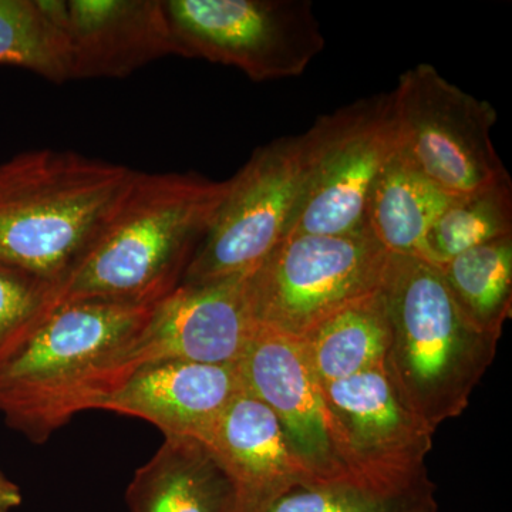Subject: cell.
Returning a JSON list of instances; mask_svg holds the SVG:
<instances>
[{"label": "cell", "mask_w": 512, "mask_h": 512, "mask_svg": "<svg viewBox=\"0 0 512 512\" xmlns=\"http://www.w3.org/2000/svg\"><path fill=\"white\" fill-rule=\"evenodd\" d=\"M262 512H439V503L429 474L407 483L355 476L295 488Z\"/></svg>", "instance_id": "obj_20"}, {"label": "cell", "mask_w": 512, "mask_h": 512, "mask_svg": "<svg viewBox=\"0 0 512 512\" xmlns=\"http://www.w3.org/2000/svg\"><path fill=\"white\" fill-rule=\"evenodd\" d=\"M198 441L234 484L241 512H262L289 491L319 483L275 413L245 389Z\"/></svg>", "instance_id": "obj_15"}, {"label": "cell", "mask_w": 512, "mask_h": 512, "mask_svg": "<svg viewBox=\"0 0 512 512\" xmlns=\"http://www.w3.org/2000/svg\"><path fill=\"white\" fill-rule=\"evenodd\" d=\"M390 254L369 228L286 235L247 276L256 325L302 339L350 303L380 291Z\"/></svg>", "instance_id": "obj_5"}, {"label": "cell", "mask_w": 512, "mask_h": 512, "mask_svg": "<svg viewBox=\"0 0 512 512\" xmlns=\"http://www.w3.org/2000/svg\"><path fill=\"white\" fill-rule=\"evenodd\" d=\"M69 46L72 80L119 79L178 56L164 0H43Z\"/></svg>", "instance_id": "obj_13"}, {"label": "cell", "mask_w": 512, "mask_h": 512, "mask_svg": "<svg viewBox=\"0 0 512 512\" xmlns=\"http://www.w3.org/2000/svg\"><path fill=\"white\" fill-rule=\"evenodd\" d=\"M453 198L397 151L370 195L366 227L390 255L426 261L427 235Z\"/></svg>", "instance_id": "obj_17"}, {"label": "cell", "mask_w": 512, "mask_h": 512, "mask_svg": "<svg viewBox=\"0 0 512 512\" xmlns=\"http://www.w3.org/2000/svg\"><path fill=\"white\" fill-rule=\"evenodd\" d=\"M247 276L180 284L154 303L121 352L110 389L148 363L183 360L237 365L256 329L247 298Z\"/></svg>", "instance_id": "obj_10"}, {"label": "cell", "mask_w": 512, "mask_h": 512, "mask_svg": "<svg viewBox=\"0 0 512 512\" xmlns=\"http://www.w3.org/2000/svg\"><path fill=\"white\" fill-rule=\"evenodd\" d=\"M23 503L22 491L0 471V512H13Z\"/></svg>", "instance_id": "obj_24"}, {"label": "cell", "mask_w": 512, "mask_h": 512, "mask_svg": "<svg viewBox=\"0 0 512 512\" xmlns=\"http://www.w3.org/2000/svg\"><path fill=\"white\" fill-rule=\"evenodd\" d=\"M164 439L128 485L131 512H241L234 484L204 444Z\"/></svg>", "instance_id": "obj_16"}, {"label": "cell", "mask_w": 512, "mask_h": 512, "mask_svg": "<svg viewBox=\"0 0 512 512\" xmlns=\"http://www.w3.org/2000/svg\"><path fill=\"white\" fill-rule=\"evenodd\" d=\"M505 237H512L511 177L448 202L427 235L426 262L440 268L457 255Z\"/></svg>", "instance_id": "obj_21"}, {"label": "cell", "mask_w": 512, "mask_h": 512, "mask_svg": "<svg viewBox=\"0 0 512 512\" xmlns=\"http://www.w3.org/2000/svg\"><path fill=\"white\" fill-rule=\"evenodd\" d=\"M153 305L84 299L53 306L0 353V414L8 426L45 443L76 414L94 410Z\"/></svg>", "instance_id": "obj_2"}, {"label": "cell", "mask_w": 512, "mask_h": 512, "mask_svg": "<svg viewBox=\"0 0 512 512\" xmlns=\"http://www.w3.org/2000/svg\"><path fill=\"white\" fill-rule=\"evenodd\" d=\"M244 389L238 365L165 360L128 373L94 409L146 420L164 437L200 440Z\"/></svg>", "instance_id": "obj_14"}, {"label": "cell", "mask_w": 512, "mask_h": 512, "mask_svg": "<svg viewBox=\"0 0 512 512\" xmlns=\"http://www.w3.org/2000/svg\"><path fill=\"white\" fill-rule=\"evenodd\" d=\"M301 138L305 181L286 235L365 228L373 188L399 151L392 93L363 97L319 117Z\"/></svg>", "instance_id": "obj_6"}, {"label": "cell", "mask_w": 512, "mask_h": 512, "mask_svg": "<svg viewBox=\"0 0 512 512\" xmlns=\"http://www.w3.org/2000/svg\"><path fill=\"white\" fill-rule=\"evenodd\" d=\"M229 180L195 173H140L100 237L56 291V305H150L174 291L207 235Z\"/></svg>", "instance_id": "obj_1"}, {"label": "cell", "mask_w": 512, "mask_h": 512, "mask_svg": "<svg viewBox=\"0 0 512 512\" xmlns=\"http://www.w3.org/2000/svg\"><path fill=\"white\" fill-rule=\"evenodd\" d=\"M0 64L57 84L72 80L66 37L43 0H0Z\"/></svg>", "instance_id": "obj_22"}, {"label": "cell", "mask_w": 512, "mask_h": 512, "mask_svg": "<svg viewBox=\"0 0 512 512\" xmlns=\"http://www.w3.org/2000/svg\"><path fill=\"white\" fill-rule=\"evenodd\" d=\"M305 174L301 136L278 138L255 150L229 178L227 197L181 284H210L251 274L288 234Z\"/></svg>", "instance_id": "obj_9"}, {"label": "cell", "mask_w": 512, "mask_h": 512, "mask_svg": "<svg viewBox=\"0 0 512 512\" xmlns=\"http://www.w3.org/2000/svg\"><path fill=\"white\" fill-rule=\"evenodd\" d=\"M177 55L254 82L302 76L325 47L309 0H164Z\"/></svg>", "instance_id": "obj_8"}, {"label": "cell", "mask_w": 512, "mask_h": 512, "mask_svg": "<svg viewBox=\"0 0 512 512\" xmlns=\"http://www.w3.org/2000/svg\"><path fill=\"white\" fill-rule=\"evenodd\" d=\"M382 291L390 329L384 370L403 403L436 433L466 412L500 339L463 315L429 262L390 255Z\"/></svg>", "instance_id": "obj_4"}, {"label": "cell", "mask_w": 512, "mask_h": 512, "mask_svg": "<svg viewBox=\"0 0 512 512\" xmlns=\"http://www.w3.org/2000/svg\"><path fill=\"white\" fill-rule=\"evenodd\" d=\"M439 269L463 315L500 339L512 313V237L470 249Z\"/></svg>", "instance_id": "obj_19"}, {"label": "cell", "mask_w": 512, "mask_h": 512, "mask_svg": "<svg viewBox=\"0 0 512 512\" xmlns=\"http://www.w3.org/2000/svg\"><path fill=\"white\" fill-rule=\"evenodd\" d=\"M389 338V316L380 289L333 313L299 340L316 377L328 384L384 366Z\"/></svg>", "instance_id": "obj_18"}, {"label": "cell", "mask_w": 512, "mask_h": 512, "mask_svg": "<svg viewBox=\"0 0 512 512\" xmlns=\"http://www.w3.org/2000/svg\"><path fill=\"white\" fill-rule=\"evenodd\" d=\"M237 365L245 390L275 413L313 476L319 481L359 476L301 340L256 325Z\"/></svg>", "instance_id": "obj_11"}, {"label": "cell", "mask_w": 512, "mask_h": 512, "mask_svg": "<svg viewBox=\"0 0 512 512\" xmlns=\"http://www.w3.org/2000/svg\"><path fill=\"white\" fill-rule=\"evenodd\" d=\"M56 306V288L45 279L0 262V353Z\"/></svg>", "instance_id": "obj_23"}, {"label": "cell", "mask_w": 512, "mask_h": 512, "mask_svg": "<svg viewBox=\"0 0 512 512\" xmlns=\"http://www.w3.org/2000/svg\"><path fill=\"white\" fill-rule=\"evenodd\" d=\"M137 173L50 148L0 164V262L57 291L119 210Z\"/></svg>", "instance_id": "obj_3"}, {"label": "cell", "mask_w": 512, "mask_h": 512, "mask_svg": "<svg viewBox=\"0 0 512 512\" xmlns=\"http://www.w3.org/2000/svg\"><path fill=\"white\" fill-rule=\"evenodd\" d=\"M322 386L356 474L389 483L429 474L434 431L403 403L384 366Z\"/></svg>", "instance_id": "obj_12"}, {"label": "cell", "mask_w": 512, "mask_h": 512, "mask_svg": "<svg viewBox=\"0 0 512 512\" xmlns=\"http://www.w3.org/2000/svg\"><path fill=\"white\" fill-rule=\"evenodd\" d=\"M392 96L399 156L441 191L464 197L510 178L491 138L493 104L427 63L404 72Z\"/></svg>", "instance_id": "obj_7"}]
</instances>
